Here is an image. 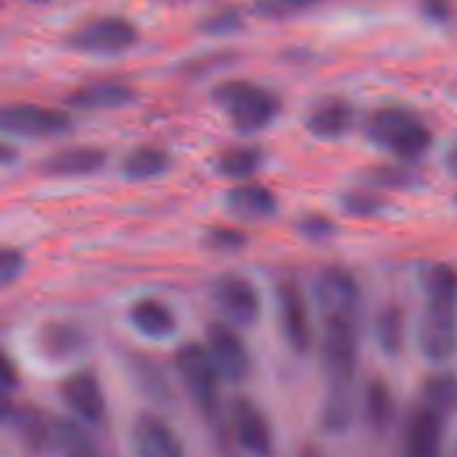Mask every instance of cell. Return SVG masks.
I'll return each mask as SVG.
<instances>
[{"label":"cell","instance_id":"obj_1","mask_svg":"<svg viewBox=\"0 0 457 457\" xmlns=\"http://www.w3.org/2000/svg\"><path fill=\"white\" fill-rule=\"evenodd\" d=\"M366 137L402 162H414L432 145V130L409 107L384 105L373 111L364 125Z\"/></svg>","mask_w":457,"mask_h":457},{"label":"cell","instance_id":"obj_2","mask_svg":"<svg viewBox=\"0 0 457 457\" xmlns=\"http://www.w3.org/2000/svg\"><path fill=\"white\" fill-rule=\"evenodd\" d=\"M211 98L227 114L232 127L243 134L266 129L280 109L278 98L270 89L241 79L220 82Z\"/></svg>","mask_w":457,"mask_h":457},{"label":"cell","instance_id":"obj_3","mask_svg":"<svg viewBox=\"0 0 457 457\" xmlns=\"http://www.w3.org/2000/svg\"><path fill=\"white\" fill-rule=\"evenodd\" d=\"M416 343L420 353L432 364H446L457 355V298H425Z\"/></svg>","mask_w":457,"mask_h":457},{"label":"cell","instance_id":"obj_4","mask_svg":"<svg viewBox=\"0 0 457 457\" xmlns=\"http://www.w3.org/2000/svg\"><path fill=\"white\" fill-rule=\"evenodd\" d=\"M177 373L195 405L211 414L218 407L221 375L214 366L205 345L184 343L175 353Z\"/></svg>","mask_w":457,"mask_h":457},{"label":"cell","instance_id":"obj_5","mask_svg":"<svg viewBox=\"0 0 457 457\" xmlns=\"http://www.w3.org/2000/svg\"><path fill=\"white\" fill-rule=\"evenodd\" d=\"M321 359L330 386H352L359 359L357 332L352 318H325Z\"/></svg>","mask_w":457,"mask_h":457},{"label":"cell","instance_id":"obj_6","mask_svg":"<svg viewBox=\"0 0 457 457\" xmlns=\"http://www.w3.org/2000/svg\"><path fill=\"white\" fill-rule=\"evenodd\" d=\"M137 41L136 27L120 16H98L79 25L68 36V46L95 55H112L129 50Z\"/></svg>","mask_w":457,"mask_h":457},{"label":"cell","instance_id":"obj_7","mask_svg":"<svg viewBox=\"0 0 457 457\" xmlns=\"http://www.w3.org/2000/svg\"><path fill=\"white\" fill-rule=\"evenodd\" d=\"M314 302L325 318H352L359 305L355 277L341 266L323 268L312 286Z\"/></svg>","mask_w":457,"mask_h":457},{"label":"cell","instance_id":"obj_8","mask_svg":"<svg viewBox=\"0 0 457 457\" xmlns=\"http://www.w3.org/2000/svg\"><path fill=\"white\" fill-rule=\"evenodd\" d=\"M446 421L418 402L403 425L400 457H443Z\"/></svg>","mask_w":457,"mask_h":457},{"label":"cell","instance_id":"obj_9","mask_svg":"<svg viewBox=\"0 0 457 457\" xmlns=\"http://www.w3.org/2000/svg\"><path fill=\"white\" fill-rule=\"evenodd\" d=\"M212 300L221 316L237 327H250L259 320L261 296L255 286L239 275H223L214 282Z\"/></svg>","mask_w":457,"mask_h":457},{"label":"cell","instance_id":"obj_10","mask_svg":"<svg viewBox=\"0 0 457 457\" xmlns=\"http://www.w3.org/2000/svg\"><path fill=\"white\" fill-rule=\"evenodd\" d=\"M4 132L20 137H50L68 130L70 118L39 104H11L2 109Z\"/></svg>","mask_w":457,"mask_h":457},{"label":"cell","instance_id":"obj_11","mask_svg":"<svg viewBox=\"0 0 457 457\" xmlns=\"http://www.w3.org/2000/svg\"><path fill=\"white\" fill-rule=\"evenodd\" d=\"M277 314L286 343L296 353H305L311 346V318L302 287L293 280L277 286Z\"/></svg>","mask_w":457,"mask_h":457},{"label":"cell","instance_id":"obj_12","mask_svg":"<svg viewBox=\"0 0 457 457\" xmlns=\"http://www.w3.org/2000/svg\"><path fill=\"white\" fill-rule=\"evenodd\" d=\"M205 348L221 378L241 382L250 371V353L243 339L225 323H212L205 332Z\"/></svg>","mask_w":457,"mask_h":457},{"label":"cell","instance_id":"obj_13","mask_svg":"<svg viewBox=\"0 0 457 457\" xmlns=\"http://www.w3.org/2000/svg\"><path fill=\"white\" fill-rule=\"evenodd\" d=\"M230 425L236 441L253 457H270L273 448L271 427L264 412L248 398H237L230 405Z\"/></svg>","mask_w":457,"mask_h":457},{"label":"cell","instance_id":"obj_14","mask_svg":"<svg viewBox=\"0 0 457 457\" xmlns=\"http://www.w3.org/2000/svg\"><path fill=\"white\" fill-rule=\"evenodd\" d=\"M136 457H184V445L177 432L155 414H141L130 430Z\"/></svg>","mask_w":457,"mask_h":457},{"label":"cell","instance_id":"obj_15","mask_svg":"<svg viewBox=\"0 0 457 457\" xmlns=\"http://www.w3.org/2000/svg\"><path fill=\"white\" fill-rule=\"evenodd\" d=\"M61 398L86 423H98L105 412V396L98 378L89 371H75L61 382Z\"/></svg>","mask_w":457,"mask_h":457},{"label":"cell","instance_id":"obj_16","mask_svg":"<svg viewBox=\"0 0 457 457\" xmlns=\"http://www.w3.org/2000/svg\"><path fill=\"white\" fill-rule=\"evenodd\" d=\"M107 155L98 146H70L46 155L39 162V171L46 177H84L104 168Z\"/></svg>","mask_w":457,"mask_h":457},{"label":"cell","instance_id":"obj_17","mask_svg":"<svg viewBox=\"0 0 457 457\" xmlns=\"http://www.w3.org/2000/svg\"><path fill=\"white\" fill-rule=\"evenodd\" d=\"M355 120L353 107L339 98L318 104L307 116L305 127L318 139H337L345 136Z\"/></svg>","mask_w":457,"mask_h":457},{"label":"cell","instance_id":"obj_18","mask_svg":"<svg viewBox=\"0 0 457 457\" xmlns=\"http://www.w3.org/2000/svg\"><path fill=\"white\" fill-rule=\"evenodd\" d=\"M134 100V89L114 80H100L86 84L66 96V102L75 109H114Z\"/></svg>","mask_w":457,"mask_h":457},{"label":"cell","instance_id":"obj_19","mask_svg":"<svg viewBox=\"0 0 457 457\" xmlns=\"http://www.w3.org/2000/svg\"><path fill=\"white\" fill-rule=\"evenodd\" d=\"M225 202L230 212L248 220L268 218L277 211V196L261 184L236 186L227 191Z\"/></svg>","mask_w":457,"mask_h":457},{"label":"cell","instance_id":"obj_20","mask_svg":"<svg viewBox=\"0 0 457 457\" xmlns=\"http://www.w3.org/2000/svg\"><path fill=\"white\" fill-rule=\"evenodd\" d=\"M132 327L146 337L162 339L175 330V316L162 302L155 298H141L129 311Z\"/></svg>","mask_w":457,"mask_h":457},{"label":"cell","instance_id":"obj_21","mask_svg":"<svg viewBox=\"0 0 457 457\" xmlns=\"http://www.w3.org/2000/svg\"><path fill=\"white\" fill-rule=\"evenodd\" d=\"M54 420L46 412L21 405L11 411V423L16 434L25 441L27 446L34 450H52V432Z\"/></svg>","mask_w":457,"mask_h":457},{"label":"cell","instance_id":"obj_22","mask_svg":"<svg viewBox=\"0 0 457 457\" xmlns=\"http://www.w3.org/2000/svg\"><path fill=\"white\" fill-rule=\"evenodd\" d=\"M420 403L450 420L457 414V375L436 371L428 375L420 389Z\"/></svg>","mask_w":457,"mask_h":457},{"label":"cell","instance_id":"obj_23","mask_svg":"<svg viewBox=\"0 0 457 457\" xmlns=\"http://www.w3.org/2000/svg\"><path fill=\"white\" fill-rule=\"evenodd\" d=\"M375 341L380 352L387 357H396L403 352L407 337V320L400 305H384L375 318Z\"/></svg>","mask_w":457,"mask_h":457},{"label":"cell","instance_id":"obj_24","mask_svg":"<svg viewBox=\"0 0 457 457\" xmlns=\"http://www.w3.org/2000/svg\"><path fill=\"white\" fill-rule=\"evenodd\" d=\"M52 450L61 457H98V450L80 423L70 418H55Z\"/></svg>","mask_w":457,"mask_h":457},{"label":"cell","instance_id":"obj_25","mask_svg":"<svg viewBox=\"0 0 457 457\" xmlns=\"http://www.w3.org/2000/svg\"><path fill=\"white\" fill-rule=\"evenodd\" d=\"M39 350L54 361H62L77 355L84 348V334L68 323H48L41 328Z\"/></svg>","mask_w":457,"mask_h":457},{"label":"cell","instance_id":"obj_26","mask_svg":"<svg viewBox=\"0 0 457 457\" xmlns=\"http://www.w3.org/2000/svg\"><path fill=\"white\" fill-rule=\"evenodd\" d=\"M170 168V155L157 146H139L121 162V173L129 180H150Z\"/></svg>","mask_w":457,"mask_h":457},{"label":"cell","instance_id":"obj_27","mask_svg":"<svg viewBox=\"0 0 457 457\" xmlns=\"http://www.w3.org/2000/svg\"><path fill=\"white\" fill-rule=\"evenodd\" d=\"M262 164V152L257 146H236L225 150L216 159V170L220 175L234 180H245L252 177Z\"/></svg>","mask_w":457,"mask_h":457},{"label":"cell","instance_id":"obj_28","mask_svg":"<svg viewBox=\"0 0 457 457\" xmlns=\"http://www.w3.org/2000/svg\"><path fill=\"white\" fill-rule=\"evenodd\" d=\"M364 414L375 430H386L395 418V396L382 380L368 384L364 393Z\"/></svg>","mask_w":457,"mask_h":457},{"label":"cell","instance_id":"obj_29","mask_svg":"<svg viewBox=\"0 0 457 457\" xmlns=\"http://www.w3.org/2000/svg\"><path fill=\"white\" fill-rule=\"evenodd\" d=\"M353 416V398H352V386H330V393L327 396L323 407V425L332 432L345 430Z\"/></svg>","mask_w":457,"mask_h":457},{"label":"cell","instance_id":"obj_30","mask_svg":"<svg viewBox=\"0 0 457 457\" xmlns=\"http://www.w3.org/2000/svg\"><path fill=\"white\" fill-rule=\"evenodd\" d=\"M366 180L377 187L412 189L421 182V177L409 166V162H402V164L377 166L366 173Z\"/></svg>","mask_w":457,"mask_h":457},{"label":"cell","instance_id":"obj_31","mask_svg":"<svg viewBox=\"0 0 457 457\" xmlns=\"http://www.w3.org/2000/svg\"><path fill=\"white\" fill-rule=\"evenodd\" d=\"M423 296H453L457 298V270L445 262L427 266L420 277Z\"/></svg>","mask_w":457,"mask_h":457},{"label":"cell","instance_id":"obj_32","mask_svg":"<svg viewBox=\"0 0 457 457\" xmlns=\"http://www.w3.org/2000/svg\"><path fill=\"white\" fill-rule=\"evenodd\" d=\"M320 0H255L253 12L266 20H286L311 9Z\"/></svg>","mask_w":457,"mask_h":457},{"label":"cell","instance_id":"obj_33","mask_svg":"<svg viewBox=\"0 0 457 457\" xmlns=\"http://www.w3.org/2000/svg\"><path fill=\"white\" fill-rule=\"evenodd\" d=\"M341 205L352 216H375L384 211L386 202L370 191H352L343 196Z\"/></svg>","mask_w":457,"mask_h":457},{"label":"cell","instance_id":"obj_34","mask_svg":"<svg viewBox=\"0 0 457 457\" xmlns=\"http://www.w3.org/2000/svg\"><path fill=\"white\" fill-rule=\"evenodd\" d=\"M202 30L207 34H214V36H221V34H228L234 32L236 29L241 27V18L236 11L232 9H225V11H218L209 14L204 21H202Z\"/></svg>","mask_w":457,"mask_h":457},{"label":"cell","instance_id":"obj_35","mask_svg":"<svg viewBox=\"0 0 457 457\" xmlns=\"http://www.w3.org/2000/svg\"><path fill=\"white\" fill-rule=\"evenodd\" d=\"M298 230L303 237L309 239H327L334 234L336 225L323 214H309L298 221Z\"/></svg>","mask_w":457,"mask_h":457},{"label":"cell","instance_id":"obj_36","mask_svg":"<svg viewBox=\"0 0 457 457\" xmlns=\"http://www.w3.org/2000/svg\"><path fill=\"white\" fill-rule=\"evenodd\" d=\"M25 268V259L18 248L4 246L0 252V280L4 286L14 282Z\"/></svg>","mask_w":457,"mask_h":457},{"label":"cell","instance_id":"obj_37","mask_svg":"<svg viewBox=\"0 0 457 457\" xmlns=\"http://www.w3.org/2000/svg\"><path fill=\"white\" fill-rule=\"evenodd\" d=\"M207 239L212 248H221V250H236L245 245V234L228 227L212 228L207 234Z\"/></svg>","mask_w":457,"mask_h":457},{"label":"cell","instance_id":"obj_38","mask_svg":"<svg viewBox=\"0 0 457 457\" xmlns=\"http://www.w3.org/2000/svg\"><path fill=\"white\" fill-rule=\"evenodd\" d=\"M423 16L432 21H445L450 16V2L448 0H423L421 2Z\"/></svg>","mask_w":457,"mask_h":457},{"label":"cell","instance_id":"obj_39","mask_svg":"<svg viewBox=\"0 0 457 457\" xmlns=\"http://www.w3.org/2000/svg\"><path fill=\"white\" fill-rule=\"evenodd\" d=\"M443 166L450 177L457 179V139L446 148L443 155Z\"/></svg>","mask_w":457,"mask_h":457},{"label":"cell","instance_id":"obj_40","mask_svg":"<svg viewBox=\"0 0 457 457\" xmlns=\"http://www.w3.org/2000/svg\"><path fill=\"white\" fill-rule=\"evenodd\" d=\"M14 370H12V366H11V362L4 357V361H2V384L4 386H14Z\"/></svg>","mask_w":457,"mask_h":457},{"label":"cell","instance_id":"obj_41","mask_svg":"<svg viewBox=\"0 0 457 457\" xmlns=\"http://www.w3.org/2000/svg\"><path fill=\"white\" fill-rule=\"evenodd\" d=\"M453 205H455V207H457V193H455V195H453Z\"/></svg>","mask_w":457,"mask_h":457},{"label":"cell","instance_id":"obj_42","mask_svg":"<svg viewBox=\"0 0 457 457\" xmlns=\"http://www.w3.org/2000/svg\"><path fill=\"white\" fill-rule=\"evenodd\" d=\"M455 457H457V450H455Z\"/></svg>","mask_w":457,"mask_h":457}]
</instances>
